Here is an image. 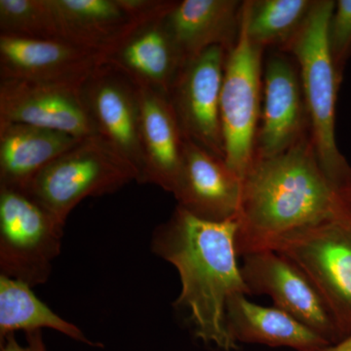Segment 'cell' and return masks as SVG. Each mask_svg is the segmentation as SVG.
Instances as JSON below:
<instances>
[{
  "label": "cell",
  "instance_id": "obj_6",
  "mask_svg": "<svg viewBox=\"0 0 351 351\" xmlns=\"http://www.w3.org/2000/svg\"><path fill=\"white\" fill-rule=\"evenodd\" d=\"M64 226L24 191L0 188V276L32 288L47 282Z\"/></svg>",
  "mask_w": 351,
  "mask_h": 351
},
{
  "label": "cell",
  "instance_id": "obj_18",
  "mask_svg": "<svg viewBox=\"0 0 351 351\" xmlns=\"http://www.w3.org/2000/svg\"><path fill=\"white\" fill-rule=\"evenodd\" d=\"M82 138L29 124H0V188L24 191L39 172Z\"/></svg>",
  "mask_w": 351,
  "mask_h": 351
},
{
  "label": "cell",
  "instance_id": "obj_22",
  "mask_svg": "<svg viewBox=\"0 0 351 351\" xmlns=\"http://www.w3.org/2000/svg\"><path fill=\"white\" fill-rule=\"evenodd\" d=\"M316 0H247L243 18L247 34L258 47L283 50L311 15Z\"/></svg>",
  "mask_w": 351,
  "mask_h": 351
},
{
  "label": "cell",
  "instance_id": "obj_5",
  "mask_svg": "<svg viewBox=\"0 0 351 351\" xmlns=\"http://www.w3.org/2000/svg\"><path fill=\"white\" fill-rule=\"evenodd\" d=\"M269 250L290 258L319 291L345 339L351 335V209L286 235Z\"/></svg>",
  "mask_w": 351,
  "mask_h": 351
},
{
  "label": "cell",
  "instance_id": "obj_20",
  "mask_svg": "<svg viewBox=\"0 0 351 351\" xmlns=\"http://www.w3.org/2000/svg\"><path fill=\"white\" fill-rule=\"evenodd\" d=\"M52 4L62 40L105 57L145 23L132 19L119 0H52Z\"/></svg>",
  "mask_w": 351,
  "mask_h": 351
},
{
  "label": "cell",
  "instance_id": "obj_11",
  "mask_svg": "<svg viewBox=\"0 0 351 351\" xmlns=\"http://www.w3.org/2000/svg\"><path fill=\"white\" fill-rule=\"evenodd\" d=\"M263 103L254 158L288 151L309 134V121L299 68L278 51L263 66Z\"/></svg>",
  "mask_w": 351,
  "mask_h": 351
},
{
  "label": "cell",
  "instance_id": "obj_3",
  "mask_svg": "<svg viewBox=\"0 0 351 351\" xmlns=\"http://www.w3.org/2000/svg\"><path fill=\"white\" fill-rule=\"evenodd\" d=\"M334 0H316L311 15L281 52L299 68L309 134L323 170L339 189L351 176V166L338 147L336 103L343 80L339 77L328 47V25Z\"/></svg>",
  "mask_w": 351,
  "mask_h": 351
},
{
  "label": "cell",
  "instance_id": "obj_26",
  "mask_svg": "<svg viewBox=\"0 0 351 351\" xmlns=\"http://www.w3.org/2000/svg\"><path fill=\"white\" fill-rule=\"evenodd\" d=\"M314 351H351V335L336 343H331Z\"/></svg>",
  "mask_w": 351,
  "mask_h": 351
},
{
  "label": "cell",
  "instance_id": "obj_9",
  "mask_svg": "<svg viewBox=\"0 0 351 351\" xmlns=\"http://www.w3.org/2000/svg\"><path fill=\"white\" fill-rule=\"evenodd\" d=\"M226 56L221 46L205 50L184 64L168 94L184 140L223 159L221 91Z\"/></svg>",
  "mask_w": 351,
  "mask_h": 351
},
{
  "label": "cell",
  "instance_id": "obj_23",
  "mask_svg": "<svg viewBox=\"0 0 351 351\" xmlns=\"http://www.w3.org/2000/svg\"><path fill=\"white\" fill-rule=\"evenodd\" d=\"M0 34L62 40L52 0H0Z\"/></svg>",
  "mask_w": 351,
  "mask_h": 351
},
{
  "label": "cell",
  "instance_id": "obj_24",
  "mask_svg": "<svg viewBox=\"0 0 351 351\" xmlns=\"http://www.w3.org/2000/svg\"><path fill=\"white\" fill-rule=\"evenodd\" d=\"M327 39L335 69L343 80V71L351 58V0H338L335 3Z\"/></svg>",
  "mask_w": 351,
  "mask_h": 351
},
{
  "label": "cell",
  "instance_id": "obj_8",
  "mask_svg": "<svg viewBox=\"0 0 351 351\" xmlns=\"http://www.w3.org/2000/svg\"><path fill=\"white\" fill-rule=\"evenodd\" d=\"M241 258L242 277L251 295H269L274 306L329 343L343 339L319 291L290 258L274 250L253 252Z\"/></svg>",
  "mask_w": 351,
  "mask_h": 351
},
{
  "label": "cell",
  "instance_id": "obj_21",
  "mask_svg": "<svg viewBox=\"0 0 351 351\" xmlns=\"http://www.w3.org/2000/svg\"><path fill=\"white\" fill-rule=\"evenodd\" d=\"M43 329L54 330L83 345L104 346L88 339L80 328L55 313L36 297L31 286L0 276V341L17 331Z\"/></svg>",
  "mask_w": 351,
  "mask_h": 351
},
{
  "label": "cell",
  "instance_id": "obj_17",
  "mask_svg": "<svg viewBox=\"0 0 351 351\" xmlns=\"http://www.w3.org/2000/svg\"><path fill=\"white\" fill-rule=\"evenodd\" d=\"M144 171L140 184L173 193L184 157V138L167 95L138 88Z\"/></svg>",
  "mask_w": 351,
  "mask_h": 351
},
{
  "label": "cell",
  "instance_id": "obj_12",
  "mask_svg": "<svg viewBox=\"0 0 351 351\" xmlns=\"http://www.w3.org/2000/svg\"><path fill=\"white\" fill-rule=\"evenodd\" d=\"M80 86L0 80V124H29L80 138L97 135Z\"/></svg>",
  "mask_w": 351,
  "mask_h": 351
},
{
  "label": "cell",
  "instance_id": "obj_25",
  "mask_svg": "<svg viewBox=\"0 0 351 351\" xmlns=\"http://www.w3.org/2000/svg\"><path fill=\"white\" fill-rule=\"evenodd\" d=\"M0 351H51L44 341L43 332H25V343H20L15 335H10L0 341Z\"/></svg>",
  "mask_w": 351,
  "mask_h": 351
},
{
  "label": "cell",
  "instance_id": "obj_27",
  "mask_svg": "<svg viewBox=\"0 0 351 351\" xmlns=\"http://www.w3.org/2000/svg\"><path fill=\"white\" fill-rule=\"evenodd\" d=\"M341 195H343V199H345L346 204L348 205V207L351 209V176L350 179L346 182V184H343V188L341 189Z\"/></svg>",
  "mask_w": 351,
  "mask_h": 351
},
{
  "label": "cell",
  "instance_id": "obj_1",
  "mask_svg": "<svg viewBox=\"0 0 351 351\" xmlns=\"http://www.w3.org/2000/svg\"><path fill=\"white\" fill-rule=\"evenodd\" d=\"M348 211L341 189L323 170L306 136L278 156L254 158L243 178L237 253L243 257L269 250L290 233Z\"/></svg>",
  "mask_w": 351,
  "mask_h": 351
},
{
  "label": "cell",
  "instance_id": "obj_19",
  "mask_svg": "<svg viewBox=\"0 0 351 351\" xmlns=\"http://www.w3.org/2000/svg\"><path fill=\"white\" fill-rule=\"evenodd\" d=\"M226 326L235 343L314 351L331 345L277 307L258 306L237 294L226 304Z\"/></svg>",
  "mask_w": 351,
  "mask_h": 351
},
{
  "label": "cell",
  "instance_id": "obj_15",
  "mask_svg": "<svg viewBox=\"0 0 351 351\" xmlns=\"http://www.w3.org/2000/svg\"><path fill=\"white\" fill-rule=\"evenodd\" d=\"M166 16L138 25L106 55L105 63L136 86L168 96L184 64L168 31Z\"/></svg>",
  "mask_w": 351,
  "mask_h": 351
},
{
  "label": "cell",
  "instance_id": "obj_2",
  "mask_svg": "<svg viewBox=\"0 0 351 351\" xmlns=\"http://www.w3.org/2000/svg\"><path fill=\"white\" fill-rule=\"evenodd\" d=\"M237 232V219L215 223L176 206L152 237V253L179 272L175 306L188 311L196 338L223 351L239 348L226 326L228 300L251 295L240 269Z\"/></svg>",
  "mask_w": 351,
  "mask_h": 351
},
{
  "label": "cell",
  "instance_id": "obj_7",
  "mask_svg": "<svg viewBox=\"0 0 351 351\" xmlns=\"http://www.w3.org/2000/svg\"><path fill=\"white\" fill-rule=\"evenodd\" d=\"M263 51L252 43L241 18L239 38L226 60L221 121L226 162L242 179L255 156L263 103Z\"/></svg>",
  "mask_w": 351,
  "mask_h": 351
},
{
  "label": "cell",
  "instance_id": "obj_14",
  "mask_svg": "<svg viewBox=\"0 0 351 351\" xmlns=\"http://www.w3.org/2000/svg\"><path fill=\"white\" fill-rule=\"evenodd\" d=\"M105 56L64 40L0 34V80L82 85Z\"/></svg>",
  "mask_w": 351,
  "mask_h": 351
},
{
  "label": "cell",
  "instance_id": "obj_13",
  "mask_svg": "<svg viewBox=\"0 0 351 351\" xmlns=\"http://www.w3.org/2000/svg\"><path fill=\"white\" fill-rule=\"evenodd\" d=\"M243 179L225 159L184 141L179 179L172 195L177 206L205 221L237 219L241 204Z\"/></svg>",
  "mask_w": 351,
  "mask_h": 351
},
{
  "label": "cell",
  "instance_id": "obj_16",
  "mask_svg": "<svg viewBox=\"0 0 351 351\" xmlns=\"http://www.w3.org/2000/svg\"><path fill=\"white\" fill-rule=\"evenodd\" d=\"M243 4L240 0L176 1L165 23L184 64L214 46L232 49L239 38Z\"/></svg>",
  "mask_w": 351,
  "mask_h": 351
},
{
  "label": "cell",
  "instance_id": "obj_10",
  "mask_svg": "<svg viewBox=\"0 0 351 351\" xmlns=\"http://www.w3.org/2000/svg\"><path fill=\"white\" fill-rule=\"evenodd\" d=\"M80 94L97 135L135 168L140 184L144 154L138 87L105 63L88 76L80 86Z\"/></svg>",
  "mask_w": 351,
  "mask_h": 351
},
{
  "label": "cell",
  "instance_id": "obj_4",
  "mask_svg": "<svg viewBox=\"0 0 351 351\" xmlns=\"http://www.w3.org/2000/svg\"><path fill=\"white\" fill-rule=\"evenodd\" d=\"M138 182V173L101 136L82 138L27 184L24 193L66 225L88 197L112 195Z\"/></svg>",
  "mask_w": 351,
  "mask_h": 351
}]
</instances>
